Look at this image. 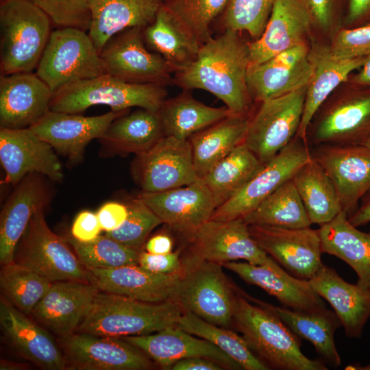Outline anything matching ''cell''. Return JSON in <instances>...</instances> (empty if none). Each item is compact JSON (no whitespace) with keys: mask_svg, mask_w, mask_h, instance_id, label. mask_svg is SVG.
Listing matches in <instances>:
<instances>
[{"mask_svg":"<svg viewBox=\"0 0 370 370\" xmlns=\"http://www.w3.org/2000/svg\"><path fill=\"white\" fill-rule=\"evenodd\" d=\"M306 42L260 64H250L247 75L254 103L276 98L307 85L312 72Z\"/></svg>","mask_w":370,"mask_h":370,"instance_id":"obj_21","label":"cell"},{"mask_svg":"<svg viewBox=\"0 0 370 370\" xmlns=\"http://www.w3.org/2000/svg\"><path fill=\"white\" fill-rule=\"evenodd\" d=\"M249 65L248 43L239 32L225 29L200 46L191 64L174 73L173 83L182 90L208 91L232 114L251 116L254 103L247 82Z\"/></svg>","mask_w":370,"mask_h":370,"instance_id":"obj_1","label":"cell"},{"mask_svg":"<svg viewBox=\"0 0 370 370\" xmlns=\"http://www.w3.org/2000/svg\"><path fill=\"white\" fill-rule=\"evenodd\" d=\"M56 151L31 129L0 128V161L3 184L16 185L29 173H39L56 182L63 180L62 165Z\"/></svg>","mask_w":370,"mask_h":370,"instance_id":"obj_17","label":"cell"},{"mask_svg":"<svg viewBox=\"0 0 370 370\" xmlns=\"http://www.w3.org/2000/svg\"><path fill=\"white\" fill-rule=\"evenodd\" d=\"M91 14L88 34L100 51L115 34L145 27L155 18L164 0H85Z\"/></svg>","mask_w":370,"mask_h":370,"instance_id":"obj_32","label":"cell"},{"mask_svg":"<svg viewBox=\"0 0 370 370\" xmlns=\"http://www.w3.org/2000/svg\"><path fill=\"white\" fill-rule=\"evenodd\" d=\"M142 32L147 47L162 56L174 73L186 69L197 56L200 45L183 31L162 6Z\"/></svg>","mask_w":370,"mask_h":370,"instance_id":"obj_38","label":"cell"},{"mask_svg":"<svg viewBox=\"0 0 370 370\" xmlns=\"http://www.w3.org/2000/svg\"><path fill=\"white\" fill-rule=\"evenodd\" d=\"M13 261L36 271L51 282H88V270L64 237L56 234L49 227L44 211L32 218L16 245Z\"/></svg>","mask_w":370,"mask_h":370,"instance_id":"obj_9","label":"cell"},{"mask_svg":"<svg viewBox=\"0 0 370 370\" xmlns=\"http://www.w3.org/2000/svg\"><path fill=\"white\" fill-rule=\"evenodd\" d=\"M250 116L231 114L188 139L195 169L199 178L244 143Z\"/></svg>","mask_w":370,"mask_h":370,"instance_id":"obj_36","label":"cell"},{"mask_svg":"<svg viewBox=\"0 0 370 370\" xmlns=\"http://www.w3.org/2000/svg\"><path fill=\"white\" fill-rule=\"evenodd\" d=\"M120 338L140 349L162 369H170L178 360L192 357L214 360L227 369H242L236 361L213 343L178 325L152 334Z\"/></svg>","mask_w":370,"mask_h":370,"instance_id":"obj_25","label":"cell"},{"mask_svg":"<svg viewBox=\"0 0 370 370\" xmlns=\"http://www.w3.org/2000/svg\"><path fill=\"white\" fill-rule=\"evenodd\" d=\"M348 368H346V369H356V370H370V365L363 366V367H358V366H349L347 367Z\"/></svg>","mask_w":370,"mask_h":370,"instance_id":"obj_60","label":"cell"},{"mask_svg":"<svg viewBox=\"0 0 370 370\" xmlns=\"http://www.w3.org/2000/svg\"><path fill=\"white\" fill-rule=\"evenodd\" d=\"M142 29L129 28L108 40L99 51L105 73L132 84L174 85L172 69L147 47Z\"/></svg>","mask_w":370,"mask_h":370,"instance_id":"obj_12","label":"cell"},{"mask_svg":"<svg viewBox=\"0 0 370 370\" xmlns=\"http://www.w3.org/2000/svg\"><path fill=\"white\" fill-rule=\"evenodd\" d=\"M223 267L247 284L262 288L286 308L301 312L327 308L324 299L313 290L308 280L290 274L273 259L265 264L232 261L224 263Z\"/></svg>","mask_w":370,"mask_h":370,"instance_id":"obj_27","label":"cell"},{"mask_svg":"<svg viewBox=\"0 0 370 370\" xmlns=\"http://www.w3.org/2000/svg\"><path fill=\"white\" fill-rule=\"evenodd\" d=\"M101 230L97 214L84 210L75 218L71 232L76 240L87 242L98 237Z\"/></svg>","mask_w":370,"mask_h":370,"instance_id":"obj_51","label":"cell"},{"mask_svg":"<svg viewBox=\"0 0 370 370\" xmlns=\"http://www.w3.org/2000/svg\"><path fill=\"white\" fill-rule=\"evenodd\" d=\"M247 225L303 228L312 224L292 178L243 219Z\"/></svg>","mask_w":370,"mask_h":370,"instance_id":"obj_41","label":"cell"},{"mask_svg":"<svg viewBox=\"0 0 370 370\" xmlns=\"http://www.w3.org/2000/svg\"><path fill=\"white\" fill-rule=\"evenodd\" d=\"M370 23V0H348L346 28Z\"/></svg>","mask_w":370,"mask_h":370,"instance_id":"obj_54","label":"cell"},{"mask_svg":"<svg viewBox=\"0 0 370 370\" xmlns=\"http://www.w3.org/2000/svg\"><path fill=\"white\" fill-rule=\"evenodd\" d=\"M317 230L323 253L345 262L357 274L356 284L370 291V232L353 225L343 210Z\"/></svg>","mask_w":370,"mask_h":370,"instance_id":"obj_35","label":"cell"},{"mask_svg":"<svg viewBox=\"0 0 370 370\" xmlns=\"http://www.w3.org/2000/svg\"><path fill=\"white\" fill-rule=\"evenodd\" d=\"M101 230L109 232L119 227L128 215L127 204L119 202L104 204L97 212Z\"/></svg>","mask_w":370,"mask_h":370,"instance_id":"obj_53","label":"cell"},{"mask_svg":"<svg viewBox=\"0 0 370 370\" xmlns=\"http://www.w3.org/2000/svg\"><path fill=\"white\" fill-rule=\"evenodd\" d=\"M158 112L164 136L181 140H188L232 114L225 106L214 108L195 99L188 90L166 99Z\"/></svg>","mask_w":370,"mask_h":370,"instance_id":"obj_37","label":"cell"},{"mask_svg":"<svg viewBox=\"0 0 370 370\" xmlns=\"http://www.w3.org/2000/svg\"><path fill=\"white\" fill-rule=\"evenodd\" d=\"M184 312L173 300L147 302L99 291L76 332L112 337L145 335L177 325Z\"/></svg>","mask_w":370,"mask_h":370,"instance_id":"obj_3","label":"cell"},{"mask_svg":"<svg viewBox=\"0 0 370 370\" xmlns=\"http://www.w3.org/2000/svg\"><path fill=\"white\" fill-rule=\"evenodd\" d=\"M127 206L128 215L123 224L105 234L129 247L143 249L149 235L162 222L138 197L130 201Z\"/></svg>","mask_w":370,"mask_h":370,"instance_id":"obj_47","label":"cell"},{"mask_svg":"<svg viewBox=\"0 0 370 370\" xmlns=\"http://www.w3.org/2000/svg\"><path fill=\"white\" fill-rule=\"evenodd\" d=\"M177 325L213 343L236 361L243 369H269L253 353L243 337L227 328L210 323L190 312H184L182 314Z\"/></svg>","mask_w":370,"mask_h":370,"instance_id":"obj_42","label":"cell"},{"mask_svg":"<svg viewBox=\"0 0 370 370\" xmlns=\"http://www.w3.org/2000/svg\"><path fill=\"white\" fill-rule=\"evenodd\" d=\"M363 145L370 149V138L365 142V143Z\"/></svg>","mask_w":370,"mask_h":370,"instance_id":"obj_61","label":"cell"},{"mask_svg":"<svg viewBox=\"0 0 370 370\" xmlns=\"http://www.w3.org/2000/svg\"><path fill=\"white\" fill-rule=\"evenodd\" d=\"M311 153L332 181L348 217L370 190V149L364 145H321Z\"/></svg>","mask_w":370,"mask_h":370,"instance_id":"obj_18","label":"cell"},{"mask_svg":"<svg viewBox=\"0 0 370 370\" xmlns=\"http://www.w3.org/2000/svg\"><path fill=\"white\" fill-rule=\"evenodd\" d=\"M53 92L36 73L0 75V127L29 128L49 110Z\"/></svg>","mask_w":370,"mask_h":370,"instance_id":"obj_26","label":"cell"},{"mask_svg":"<svg viewBox=\"0 0 370 370\" xmlns=\"http://www.w3.org/2000/svg\"><path fill=\"white\" fill-rule=\"evenodd\" d=\"M182 238L187 252L199 259L222 265L237 260L265 264L273 260L252 238L243 219H210Z\"/></svg>","mask_w":370,"mask_h":370,"instance_id":"obj_15","label":"cell"},{"mask_svg":"<svg viewBox=\"0 0 370 370\" xmlns=\"http://www.w3.org/2000/svg\"><path fill=\"white\" fill-rule=\"evenodd\" d=\"M45 175L29 173L16 185L4 204L0 215V262L14 260L16 245L33 216L45 211L51 201L53 190Z\"/></svg>","mask_w":370,"mask_h":370,"instance_id":"obj_23","label":"cell"},{"mask_svg":"<svg viewBox=\"0 0 370 370\" xmlns=\"http://www.w3.org/2000/svg\"><path fill=\"white\" fill-rule=\"evenodd\" d=\"M276 0H230L223 12L225 29L247 32L253 38L262 34Z\"/></svg>","mask_w":370,"mask_h":370,"instance_id":"obj_46","label":"cell"},{"mask_svg":"<svg viewBox=\"0 0 370 370\" xmlns=\"http://www.w3.org/2000/svg\"><path fill=\"white\" fill-rule=\"evenodd\" d=\"M230 0H164L162 7L200 46L209 41L212 21L224 12Z\"/></svg>","mask_w":370,"mask_h":370,"instance_id":"obj_44","label":"cell"},{"mask_svg":"<svg viewBox=\"0 0 370 370\" xmlns=\"http://www.w3.org/2000/svg\"><path fill=\"white\" fill-rule=\"evenodd\" d=\"M183 269L173 301L184 312L228 328L233 325L236 288L230 283L223 265L201 260L182 251Z\"/></svg>","mask_w":370,"mask_h":370,"instance_id":"obj_5","label":"cell"},{"mask_svg":"<svg viewBox=\"0 0 370 370\" xmlns=\"http://www.w3.org/2000/svg\"><path fill=\"white\" fill-rule=\"evenodd\" d=\"M131 173L145 192H162L188 185L199 177L188 140L164 136L152 147L135 156Z\"/></svg>","mask_w":370,"mask_h":370,"instance_id":"obj_13","label":"cell"},{"mask_svg":"<svg viewBox=\"0 0 370 370\" xmlns=\"http://www.w3.org/2000/svg\"><path fill=\"white\" fill-rule=\"evenodd\" d=\"M348 220L357 227L370 223V190L361 199L360 204L348 217Z\"/></svg>","mask_w":370,"mask_h":370,"instance_id":"obj_57","label":"cell"},{"mask_svg":"<svg viewBox=\"0 0 370 370\" xmlns=\"http://www.w3.org/2000/svg\"><path fill=\"white\" fill-rule=\"evenodd\" d=\"M99 290L86 281L52 282L30 317L58 338L77 332L92 308Z\"/></svg>","mask_w":370,"mask_h":370,"instance_id":"obj_22","label":"cell"},{"mask_svg":"<svg viewBox=\"0 0 370 370\" xmlns=\"http://www.w3.org/2000/svg\"><path fill=\"white\" fill-rule=\"evenodd\" d=\"M248 226L252 238L259 247L293 276L309 280L324 265L317 230L310 227Z\"/></svg>","mask_w":370,"mask_h":370,"instance_id":"obj_16","label":"cell"},{"mask_svg":"<svg viewBox=\"0 0 370 370\" xmlns=\"http://www.w3.org/2000/svg\"><path fill=\"white\" fill-rule=\"evenodd\" d=\"M360 70L356 74H351L347 81L349 84L370 87V54Z\"/></svg>","mask_w":370,"mask_h":370,"instance_id":"obj_58","label":"cell"},{"mask_svg":"<svg viewBox=\"0 0 370 370\" xmlns=\"http://www.w3.org/2000/svg\"><path fill=\"white\" fill-rule=\"evenodd\" d=\"M308 282L313 290L332 306L345 335L360 337L370 318V291L346 282L334 269L325 265Z\"/></svg>","mask_w":370,"mask_h":370,"instance_id":"obj_31","label":"cell"},{"mask_svg":"<svg viewBox=\"0 0 370 370\" xmlns=\"http://www.w3.org/2000/svg\"><path fill=\"white\" fill-rule=\"evenodd\" d=\"M292 180L312 224H325L343 210L332 181L312 158L296 171Z\"/></svg>","mask_w":370,"mask_h":370,"instance_id":"obj_39","label":"cell"},{"mask_svg":"<svg viewBox=\"0 0 370 370\" xmlns=\"http://www.w3.org/2000/svg\"><path fill=\"white\" fill-rule=\"evenodd\" d=\"M224 369L214 360L201 358L192 357L178 360L172 365L171 370H220Z\"/></svg>","mask_w":370,"mask_h":370,"instance_id":"obj_55","label":"cell"},{"mask_svg":"<svg viewBox=\"0 0 370 370\" xmlns=\"http://www.w3.org/2000/svg\"><path fill=\"white\" fill-rule=\"evenodd\" d=\"M367 56L342 59L333 56L329 46L312 45L309 52L312 72L306 86L304 112L295 137L306 143L308 128L319 108L340 84L347 82L354 71L363 65Z\"/></svg>","mask_w":370,"mask_h":370,"instance_id":"obj_30","label":"cell"},{"mask_svg":"<svg viewBox=\"0 0 370 370\" xmlns=\"http://www.w3.org/2000/svg\"><path fill=\"white\" fill-rule=\"evenodd\" d=\"M0 1H3V0H0Z\"/></svg>","mask_w":370,"mask_h":370,"instance_id":"obj_62","label":"cell"},{"mask_svg":"<svg viewBox=\"0 0 370 370\" xmlns=\"http://www.w3.org/2000/svg\"><path fill=\"white\" fill-rule=\"evenodd\" d=\"M331 53L342 59L357 58L370 54V23L337 32L329 46Z\"/></svg>","mask_w":370,"mask_h":370,"instance_id":"obj_49","label":"cell"},{"mask_svg":"<svg viewBox=\"0 0 370 370\" xmlns=\"http://www.w3.org/2000/svg\"><path fill=\"white\" fill-rule=\"evenodd\" d=\"M306 86L258 103L251 114L243 143L262 164L296 136L304 112Z\"/></svg>","mask_w":370,"mask_h":370,"instance_id":"obj_10","label":"cell"},{"mask_svg":"<svg viewBox=\"0 0 370 370\" xmlns=\"http://www.w3.org/2000/svg\"><path fill=\"white\" fill-rule=\"evenodd\" d=\"M51 284L36 271L14 261L1 269V297L29 316Z\"/></svg>","mask_w":370,"mask_h":370,"instance_id":"obj_43","label":"cell"},{"mask_svg":"<svg viewBox=\"0 0 370 370\" xmlns=\"http://www.w3.org/2000/svg\"><path fill=\"white\" fill-rule=\"evenodd\" d=\"M233 325L269 369H328L322 361L303 354L300 338L275 314L250 301L238 288H236Z\"/></svg>","mask_w":370,"mask_h":370,"instance_id":"obj_2","label":"cell"},{"mask_svg":"<svg viewBox=\"0 0 370 370\" xmlns=\"http://www.w3.org/2000/svg\"><path fill=\"white\" fill-rule=\"evenodd\" d=\"M42 10L56 28L88 32L91 14L85 0H30Z\"/></svg>","mask_w":370,"mask_h":370,"instance_id":"obj_48","label":"cell"},{"mask_svg":"<svg viewBox=\"0 0 370 370\" xmlns=\"http://www.w3.org/2000/svg\"><path fill=\"white\" fill-rule=\"evenodd\" d=\"M255 154L242 143L215 164L201 179L217 208L238 192L262 166Z\"/></svg>","mask_w":370,"mask_h":370,"instance_id":"obj_40","label":"cell"},{"mask_svg":"<svg viewBox=\"0 0 370 370\" xmlns=\"http://www.w3.org/2000/svg\"><path fill=\"white\" fill-rule=\"evenodd\" d=\"M312 25L309 13L299 0H276L262 34L248 43L250 64L306 42Z\"/></svg>","mask_w":370,"mask_h":370,"instance_id":"obj_29","label":"cell"},{"mask_svg":"<svg viewBox=\"0 0 370 370\" xmlns=\"http://www.w3.org/2000/svg\"><path fill=\"white\" fill-rule=\"evenodd\" d=\"M182 249L164 254H154L142 249L138 257V265L150 272L160 274L180 273L183 269Z\"/></svg>","mask_w":370,"mask_h":370,"instance_id":"obj_50","label":"cell"},{"mask_svg":"<svg viewBox=\"0 0 370 370\" xmlns=\"http://www.w3.org/2000/svg\"><path fill=\"white\" fill-rule=\"evenodd\" d=\"M166 96V86L128 83L105 73L53 92L50 110L79 114L92 106L106 105L112 111L138 107L158 112Z\"/></svg>","mask_w":370,"mask_h":370,"instance_id":"obj_6","label":"cell"},{"mask_svg":"<svg viewBox=\"0 0 370 370\" xmlns=\"http://www.w3.org/2000/svg\"><path fill=\"white\" fill-rule=\"evenodd\" d=\"M137 197L182 238L209 221L217 208L210 191L201 178L162 192L142 191Z\"/></svg>","mask_w":370,"mask_h":370,"instance_id":"obj_20","label":"cell"},{"mask_svg":"<svg viewBox=\"0 0 370 370\" xmlns=\"http://www.w3.org/2000/svg\"><path fill=\"white\" fill-rule=\"evenodd\" d=\"M29 366L27 364L13 362L6 360H1L0 369L1 370H23L27 369Z\"/></svg>","mask_w":370,"mask_h":370,"instance_id":"obj_59","label":"cell"},{"mask_svg":"<svg viewBox=\"0 0 370 370\" xmlns=\"http://www.w3.org/2000/svg\"><path fill=\"white\" fill-rule=\"evenodd\" d=\"M0 325L8 343L22 357L42 369H66L64 354L51 333L2 297Z\"/></svg>","mask_w":370,"mask_h":370,"instance_id":"obj_24","label":"cell"},{"mask_svg":"<svg viewBox=\"0 0 370 370\" xmlns=\"http://www.w3.org/2000/svg\"><path fill=\"white\" fill-rule=\"evenodd\" d=\"M36 70L53 92L105 74L100 53L88 32L76 28L52 31Z\"/></svg>","mask_w":370,"mask_h":370,"instance_id":"obj_8","label":"cell"},{"mask_svg":"<svg viewBox=\"0 0 370 370\" xmlns=\"http://www.w3.org/2000/svg\"><path fill=\"white\" fill-rule=\"evenodd\" d=\"M69 370H147L154 362L120 337L75 332L58 338Z\"/></svg>","mask_w":370,"mask_h":370,"instance_id":"obj_14","label":"cell"},{"mask_svg":"<svg viewBox=\"0 0 370 370\" xmlns=\"http://www.w3.org/2000/svg\"><path fill=\"white\" fill-rule=\"evenodd\" d=\"M309 13L312 25L328 30L332 25L335 0H299Z\"/></svg>","mask_w":370,"mask_h":370,"instance_id":"obj_52","label":"cell"},{"mask_svg":"<svg viewBox=\"0 0 370 370\" xmlns=\"http://www.w3.org/2000/svg\"><path fill=\"white\" fill-rule=\"evenodd\" d=\"M64 238L86 269H106L138 264L142 249L129 247L106 234L87 242L76 240L72 236Z\"/></svg>","mask_w":370,"mask_h":370,"instance_id":"obj_45","label":"cell"},{"mask_svg":"<svg viewBox=\"0 0 370 370\" xmlns=\"http://www.w3.org/2000/svg\"><path fill=\"white\" fill-rule=\"evenodd\" d=\"M173 238L166 233L157 234L149 238L145 243L143 249L154 254H164L173 251Z\"/></svg>","mask_w":370,"mask_h":370,"instance_id":"obj_56","label":"cell"},{"mask_svg":"<svg viewBox=\"0 0 370 370\" xmlns=\"http://www.w3.org/2000/svg\"><path fill=\"white\" fill-rule=\"evenodd\" d=\"M164 136L158 112L139 108L115 119L98 139L103 157L137 155Z\"/></svg>","mask_w":370,"mask_h":370,"instance_id":"obj_33","label":"cell"},{"mask_svg":"<svg viewBox=\"0 0 370 370\" xmlns=\"http://www.w3.org/2000/svg\"><path fill=\"white\" fill-rule=\"evenodd\" d=\"M52 27L48 16L30 0L0 1L1 75L33 72Z\"/></svg>","mask_w":370,"mask_h":370,"instance_id":"obj_4","label":"cell"},{"mask_svg":"<svg viewBox=\"0 0 370 370\" xmlns=\"http://www.w3.org/2000/svg\"><path fill=\"white\" fill-rule=\"evenodd\" d=\"M312 158L310 147L295 138L256 172L250 180L226 202L214 211L211 219L228 221L243 219Z\"/></svg>","mask_w":370,"mask_h":370,"instance_id":"obj_11","label":"cell"},{"mask_svg":"<svg viewBox=\"0 0 370 370\" xmlns=\"http://www.w3.org/2000/svg\"><path fill=\"white\" fill-rule=\"evenodd\" d=\"M349 85L314 114L306 138L310 147L363 145L370 138V87Z\"/></svg>","mask_w":370,"mask_h":370,"instance_id":"obj_7","label":"cell"},{"mask_svg":"<svg viewBox=\"0 0 370 370\" xmlns=\"http://www.w3.org/2000/svg\"><path fill=\"white\" fill-rule=\"evenodd\" d=\"M130 109L112 111L98 116L49 110L29 127L40 138L49 143L73 164L84 158L85 148L93 139H99L110 123Z\"/></svg>","mask_w":370,"mask_h":370,"instance_id":"obj_19","label":"cell"},{"mask_svg":"<svg viewBox=\"0 0 370 370\" xmlns=\"http://www.w3.org/2000/svg\"><path fill=\"white\" fill-rule=\"evenodd\" d=\"M88 282L99 291L147 302L173 300L182 272L160 274L138 264L106 269H87Z\"/></svg>","mask_w":370,"mask_h":370,"instance_id":"obj_28","label":"cell"},{"mask_svg":"<svg viewBox=\"0 0 370 370\" xmlns=\"http://www.w3.org/2000/svg\"><path fill=\"white\" fill-rule=\"evenodd\" d=\"M250 301L275 314L294 334L309 341L319 355L330 365L338 367L341 364L336 347L334 334L341 326L334 312L325 308L312 312L293 310L281 308L254 298L243 291Z\"/></svg>","mask_w":370,"mask_h":370,"instance_id":"obj_34","label":"cell"}]
</instances>
